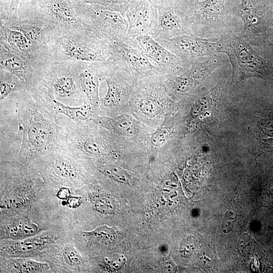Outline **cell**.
<instances>
[{"mask_svg":"<svg viewBox=\"0 0 273 273\" xmlns=\"http://www.w3.org/2000/svg\"><path fill=\"white\" fill-rule=\"evenodd\" d=\"M191 68L184 73L173 78L170 83L171 89L176 93H184L190 90L197 82L209 74L215 68L213 60L194 62Z\"/></svg>","mask_w":273,"mask_h":273,"instance_id":"ffe728a7","label":"cell"},{"mask_svg":"<svg viewBox=\"0 0 273 273\" xmlns=\"http://www.w3.org/2000/svg\"><path fill=\"white\" fill-rule=\"evenodd\" d=\"M92 203L95 209L105 214H112L115 210L114 202L111 198L98 196L92 198Z\"/></svg>","mask_w":273,"mask_h":273,"instance_id":"f1b7e54d","label":"cell"},{"mask_svg":"<svg viewBox=\"0 0 273 273\" xmlns=\"http://www.w3.org/2000/svg\"><path fill=\"white\" fill-rule=\"evenodd\" d=\"M81 158L67 145L66 141L40 162L44 163L49 174L53 177L69 183H79L84 178L79 164Z\"/></svg>","mask_w":273,"mask_h":273,"instance_id":"9c48e42d","label":"cell"},{"mask_svg":"<svg viewBox=\"0 0 273 273\" xmlns=\"http://www.w3.org/2000/svg\"><path fill=\"white\" fill-rule=\"evenodd\" d=\"M239 10L244 23L240 36L249 44L256 45L264 33L263 17L257 0H241Z\"/></svg>","mask_w":273,"mask_h":273,"instance_id":"2e32d148","label":"cell"},{"mask_svg":"<svg viewBox=\"0 0 273 273\" xmlns=\"http://www.w3.org/2000/svg\"><path fill=\"white\" fill-rule=\"evenodd\" d=\"M76 2V0H32L31 11L18 12V14L21 17L39 20L54 29L95 32L76 13L75 7L77 3Z\"/></svg>","mask_w":273,"mask_h":273,"instance_id":"5b68a950","label":"cell"},{"mask_svg":"<svg viewBox=\"0 0 273 273\" xmlns=\"http://www.w3.org/2000/svg\"><path fill=\"white\" fill-rule=\"evenodd\" d=\"M78 63L79 83L84 101L95 109L100 104L99 84L101 81L104 80L108 62Z\"/></svg>","mask_w":273,"mask_h":273,"instance_id":"5bb4252c","label":"cell"},{"mask_svg":"<svg viewBox=\"0 0 273 273\" xmlns=\"http://www.w3.org/2000/svg\"><path fill=\"white\" fill-rule=\"evenodd\" d=\"M81 203V199L78 197L70 196L67 199V205L70 208H76Z\"/></svg>","mask_w":273,"mask_h":273,"instance_id":"e575fe53","label":"cell"},{"mask_svg":"<svg viewBox=\"0 0 273 273\" xmlns=\"http://www.w3.org/2000/svg\"><path fill=\"white\" fill-rule=\"evenodd\" d=\"M144 54L166 71L181 69L183 62L174 54L162 46L148 34L133 38Z\"/></svg>","mask_w":273,"mask_h":273,"instance_id":"e0dca14e","label":"cell"},{"mask_svg":"<svg viewBox=\"0 0 273 273\" xmlns=\"http://www.w3.org/2000/svg\"><path fill=\"white\" fill-rule=\"evenodd\" d=\"M5 265L11 272H42L49 269L46 263L37 262L24 258H12L6 260Z\"/></svg>","mask_w":273,"mask_h":273,"instance_id":"cb8c5ba5","label":"cell"},{"mask_svg":"<svg viewBox=\"0 0 273 273\" xmlns=\"http://www.w3.org/2000/svg\"><path fill=\"white\" fill-rule=\"evenodd\" d=\"M168 136V131L165 128H160L152 134L151 143L155 147H160L165 143Z\"/></svg>","mask_w":273,"mask_h":273,"instance_id":"d6a6232c","label":"cell"},{"mask_svg":"<svg viewBox=\"0 0 273 273\" xmlns=\"http://www.w3.org/2000/svg\"><path fill=\"white\" fill-rule=\"evenodd\" d=\"M109 44L111 57L108 62L121 70L140 76L166 71L153 65L133 38L109 40Z\"/></svg>","mask_w":273,"mask_h":273,"instance_id":"52a82bcc","label":"cell"},{"mask_svg":"<svg viewBox=\"0 0 273 273\" xmlns=\"http://www.w3.org/2000/svg\"><path fill=\"white\" fill-rule=\"evenodd\" d=\"M39 85L47 87L57 100L65 105L79 106L84 102L78 62L51 61L44 69Z\"/></svg>","mask_w":273,"mask_h":273,"instance_id":"277c9868","label":"cell"},{"mask_svg":"<svg viewBox=\"0 0 273 273\" xmlns=\"http://www.w3.org/2000/svg\"><path fill=\"white\" fill-rule=\"evenodd\" d=\"M122 71L108 62L104 77L108 89L101 104L105 109L117 106L122 99L123 93L125 94L127 88L125 83H123Z\"/></svg>","mask_w":273,"mask_h":273,"instance_id":"44dd1931","label":"cell"},{"mask_svg":"<svg viewBox=\"0 0 273 273\" xmlns=\"http://www.w3.org/2000/svg\"><path fill=\"white\" fill-rule=\"evenodd\" d=\"M34 90L42 106L57 120L58 115H62L76 124L84 125L89 123L94 117L95 108L87 101L79 106H70L57 100L44 86H38Z\"/></svg>","mask_w":273,"mask_h":273,"instance_id":"7c38bea8","label":"cell"},{"mask_svg":"<svg viewBox=\"0 0 273 273\" xmlns=\"http://www.w3.org/2000/svg\"><path fill=\"white\" fill-rule=\"evenodd\" d=\"M158 42L174 54L183 64H191L196 58L216 53V42L192 34H183Z\"/></svg>","mask_w":273,"mask_h":273,"instance_id":"8fae6325","label":"cell"},{"mask_svg":"<svg viewBox=\"0 0 273 273\" xmlns=\"http://www.w3.org/2000/svg\"><path fill=\"white\" fill-rule=\"evenodd\" d=\"M1 69L8 71L19 78L28 90L40 84L44 69L51 61L46 56H28L0 49Z\"/></svg>","mask_w":273,"mask_h":273,"instance_id":"ba28073f","label":"cell"},{"mask_svg":"<svg viewBox=\"0 0 273 273\" xmlns=\"http://www.w3.org/2000/svg\"><path fill=\"white\" fill-rule=\"evenodd\" d=\"M151 92L144 95L139 101V107L143 113L147 115H153L158 112V107H160L158 98L156 94Z\"/></svg>","mask_w":273,"mask_h":273,"instance_id":"83f0119b","label":"cell"},{"mask_svg":"<svg viewBox=\"0 0 273 273\" xmlns=\"http://www.w3.org/2000/svg\"><path fill=\"white\" fill-rule=\"evenodd\" d=\"M126 259L123 256L119 257H108L105 258V267L111 271L118 270L123 266Z\"/></svg>","mask_w":273,"mask_h":273,"instance_id":"1f68e13d","label":"cell"},{"mask_svg":"<svg viewBox=\"0 0 273 273\" xmlns=\"http://www.w3.org/2000/svg\"><path fill=\"white\" fill-rule=\"evenodd\" d=\"M0 26V49L28 56H46L50 57L48 54L35 50L19 31L8 28L2 23Z\"/></svg>","mask_w":273,"mask_h":273,"instance_id":"d6986e66","label":"cell"},{"mask_svg":"<svg viewBox=\"0 0 273 273\" xmlns=\"http://www.w3.org/2000/svg\"><path fill=\"white\" fill-rule=\"evenodd\" d=\"M75 8L80 18L102 37L117 40L127 37L128 24L121 13L91 3H77Z\"/></svg>","mask_w":273,"mask_h":273,"instance_id":"8992f818","label":"cell"},{"mask_svg":"<svg viewBox=\"0 0 273 273\" xmlns=\"http://www.w3.org/2000/svg\"><path fill=\"white\" fill-rule=\"evenodd\" d=\"M154 14L155 5L151 0H136L124 14L128 24L127 37L133 38L148 34Z\"/></svg>","mask_w":273,"mask_h":273,"instance_id":"9a60e30c","label":"cell"},{"mask_svg":"<svg viewBox=\"0 0 273 273\" xmlns=\"http://www.w3.org/2000/svg\"><path fill=\"white\" fill-rule=\"evenodd\" d=\"M0 104L1 158H12L22 165L40 162L66 142L64 128L34 90L15 92Z\"/></svg>","mask_w":273,"mask_h":273,"instance_id":"6da1fadb","label":"cell"},{"mask_svg":"<svg viewBox=\"0 0 273 273\" xmlns=\"http://www.w3.org/2000/svg\"><path fill=\"white\" fill-rule=\"evenodd\" d=\"M97 168L105 176L116 181L128 182L130 179V175L126 171L115 165L100 164Z\"/></svg>","mask_w":273,"mask_h":273,"instance_id":"484cf974","label":"cell"},{"mask_svg":"<svg viewBox=\"0 0 273 273\" xmlns=\"http://www.w3.org/2000/svg\"><path fill=\"white\" fill-rule=\"evenodd\" d=\"M28 90L26 84L15 74L1 69L0 71V102L12 94Z\"/></svg>","mask_w":273,"mask_h":273,"instance_id":"603a6c76","label":"cell"},{"mask_svg":"<svg viewBox=\"0 0 273 273\" xmlns=\"http://www.w3.org/2000/svg\"><path fill=\"white\" fill-rule=\"evenodd\" d=\"M136 0H82L80 3L99 4L109 9L118 12L124 16L130 6Z\"/></svg>","mask_w":273,"mask_h":273,"instance_id":"4316f807","label":"cell"},{"mask_svg":"<svg viewBox=\"0 0 273 273\" xmlns=\"http://www.w3.org/2000/svg\"><path fill=\"white\" fill-rule=\"evenodd\" d=\"M237 219V213L233 209H229L225 213L222 221V230L225 233L230 232L234 228Z\"/></svg>","mask_w":273,"mask_h":273,"instance_id":"4dcf8cb0","label":"cell"},{"mask_svg":"<svg viewBox=\"0 0 273 273\" xmlns=\"http://www.w3.org/2000/svg\"><path fill=\"white\" fill-rule=\"evenodd\" d=\"M21 0H11L9 10L1 13V16H17L18 10Z\"/></svg>","mask_w":273,"mask_h":273,"instance_id":"836d02e7","label":"cell"},{"mask_svg":"<svg viewBox=\"0 0 273 273\" xmlns=\"http://www.w3.org/2000/svg\"><path fill=\"white\" fill-rule=\"evenodd\" d=\"M1 23L21 32L37 51L49 55L47 40L54 29L44 22L30 17L7 16L1 17Z\"/></svg>","mask_w":273,"mask_h":273,"instance_id":"4fadbf2b","label":"cell"},{"mask_svg":"<svg viewBox=\"0 0 273 273\" xmlns=\"http://www.w3.org/2000/svg\"><path fill=\"white\" fill-rule=\"evenodd\" d=\"M38 225L27 219L14 221L1 229V239L21 240L35 236L39 232Z\"/></svg>","mask_w":273,"mask_h":273,"instance_id":"7402d4cb","label":"cell"},{"mask_svg":"<svg viewBox=\"0 0 273 273\" xmlns=\"http://www.w3.org/2000/svg\"><path fill=\"white\" fill-rule=\"evenodd\" d=\"M83 236L105 244L111 243L117 238L116 232L106 225L99 226L91 232L83 233Z\"/></svg>","mask_w":273,"mask_h":273,"instance_id":"d4e9b609","label":"cell"},{"mask_svg":"<svg viewBox=\"0 0 273 273\" xmlns=\"http://www.w3.org/2000/svg\"><path fill=\"white\" fill-rule=\"evenodd\" d=\"M248 243L249 242L248 235L246 234L242 236L239 242L240 250L242 252L244 251V249L247 247Z\"/></svg>","mask_w":273,"mask_h":273,"instance_id":"8d00e7d4","label":"cell"},{"mask_svg":"<svg viewBox=\"0 0 273 273\" xmlns=\"http://www.w3.org/2000/svg\"><path fill=\"white\" fill-rule=\"evenodd\" d=\"M216 53L225 54L232 67V83L251 77L262 78L266 64L250 44L232 31L222 35L216 42Z\"/></svg>","mask_w":273,"mask_h":273,"instance_id":"3957f363","label":"cell"},{"mask_svg":"<svg viewBox=\"0 0 273 273\" xmlns=\"http://www.w3.org/2000/svg\"><path fill=\"white\" fill-rule=\"evenodd\" d=\"M57 239L55 236L49 234L21 240H10L1 244V252L12 257L34 256L42 252Z\"/></svg>","mask_w":273,"mask_h":273,"instance_id":"ac0fdd59","label":"cell"},{"mask_svg":"<svg viewBox=\"0 0 273 273\" xmlns=\"http://www.w3.org/2000/svg\"><path fill=\"white\" fill-rule=\"evenodd\" d=\"M62 259L65 263L71 266H79L83 261L79 252L71 246L66 247L63 250Z\"/></svg>","mask_w":273,"mask_h":273,"instance_id":"f546056e","label":"cell"},{"mask_svg":"<svg viewBox=\"0 0 273 273\" xmlns=\"http://www.w3.org/2000/svg\"><path fill=\"white\" fill-rule=\"evenodd\" d=\"M109 40L91 31L54 29L49 34L47 46L51 61L108 62Z\"/></svg>","mask_w":273,"mask_h":273,"instance_id":"7a4b0ae2","label":"cell"},{"mask_svg":"<svg viewBox=\"0 0 273 273\" xmlns=\"http://www.w3.org/2000/svg\"><path fill=\"white\" fill-rule=\"evenodd\" d=\"M57 196L60 199L67 200L71 196V192L69 189L62 187L58 191Z\"/></svg>","mask_w":273,"mask_h":273,"instance_id":"d590c367","label":"cell"},{"mask_svg":"<svg viewBox=\"0 0 273 273\" xmlns=\"http://www.w3.org/2000/svg\"><path fill=\"white\" fill-rule=\"evenodd\" d=\"M154 5V21L148 34L157 42L187 34L177 6V0H166Z\"/></svg>","mask_w":273,"mask_h":273,"instance_id":"30bf717a","label":"cell"}]
</instances>
